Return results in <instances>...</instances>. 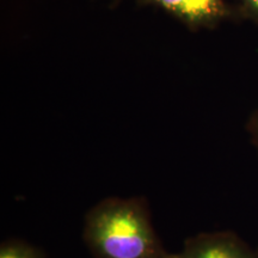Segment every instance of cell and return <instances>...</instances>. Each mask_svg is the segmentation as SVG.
I'll return each mask as SVG.
<instances>
[{"label":"cell","mask_w":258,"mask_h":258,"mask_svg":"<svg viewBox=\"0 0 258 258\" xmlns=\"http://www.w3.org/2000/svg\"><path fill=\"white\" fill-rule=\"evenodd\" d=\"M0 258H47L41 247L27 240L10 238L0 244Z\"/></svg>","instance_id":"cell-4"},{"label":"cell","mask_w":258,"mask_h":258,"mask_svg":"<svg viewBox=\"0 0 258 258\" xmlns=\"http://www.w3.org/2000/svg\"><path fill=\"white\" fill-rule=\"evenodd\" d=\"M254 258H258V246L256 247V257H254Z\"/></svg>","instance_id":"cell-7"},{"label":"cell","mask_w":258,"mask_h":258,"mask_svg":"<svg viewBox=\"0 0 258 258\" xmlns=\"http://www.w3.org/2000/svg\"><path fill=\"white\" fill-rule=\"evenodd\" d=\"M148 2L194 24L214 21L222 12L221 0H148Z\"/></svg>","instance_id":"cell-3"},{"label":"cell","mask_w":258,"mask_h":258,"mask_svg":"<svg viewBox=\"0 0 258 258\" xmlns=\"http://www.w3.org/2000/svg\"><path fill=\"white\" fill-rule=\"evenodd\" d=\"M83 241L93 258H170L144 196H109L86 212Z\"/></svg>","instance_id":"cell-1"},{"label":"cell","mask_w":258,"mask_h":258,"mask_svg":"<svg viewBox=\"0 0 258 258\" xmlns=\"http://www.w3.org/2000/svg\"><path fill=\"white\" fill-rule=\"evenodd\" d=\"M243 2L251 14L258 18V0H243Z\"/></svg>","instance_id":"cell-6"},{"label":"cell","mask_w":258,"mask_h":258,"mask_svg":"<svg viewBox=\"0 0 258 258\" xmlns=\"http://www.w3.org/2000/svg\"><path fill=\"white\" fill-rule=\"evenodd\" d=\"M256 249L237 232L230 230L201 232L186 238L178 252L170 258H254Z\"/></svg>","instance_id":"cell-2"},{"label":"cell","mask_w":258,"mask_h":258,"mask_svg":"<svg viewBox=\"0 0 258 258\" xmlns=\"http://www.w3.org/2000/svg\"><path fill=\"white\" fill-rule=\"evenodd\" d=\"M247 129H249V133L251 135V139H252V143L258 151V111H256L252 115L249 124H247Z\"/></svg>","instance_id":"cell-5"}]
</instances>
